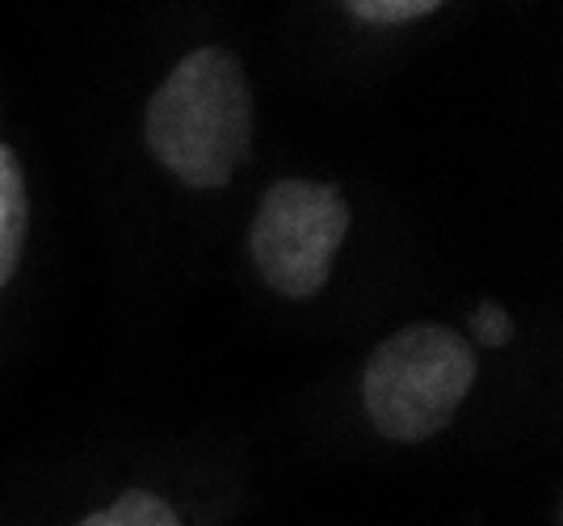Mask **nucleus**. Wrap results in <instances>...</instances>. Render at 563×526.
I'll return each mask as SVG.
<instances>
[{
	"label": "nucleus",
	"instance_id": "1",
	"mask_svg": "<svg viewBox=\"0 0 563 526\" xmlns=\"http://www.w3.org/2000/svg\"><path fill=\"white\" fill-rule=\"evenodd\" d=\"M147 152L189 190H223L253 147V89L223 47H198L143 110Z\"/></svg>",
	"mask_w": 563,
	"mask_h": 526
},
{
	"label": "nucleus",
	"instance_id": "2",
	"mask_svg": "<svg viewBox=\"0 0 563 526\" xmlns=\"http://www.w3.org/2000/svg\"><path fill=\"white\" fill-rule=\"evenodd\" d=\"M479 380L471 341L450 325H404L362 366V405L387 442L438 438Z\"/></svg>",
	"mask_w": 563,
	"mask_h": 526
},
{
	"label": "nucleus",
	"instance_id": "3",
	"mask_svg": "<svg viewBox=\"0 0 563 526\" xmlns=\"http://www.w3.org/2000/svg\"><path fill=\"white\" fill-rule=\"evenodd\" d=\"M350 232L341 186L286 177L261 194L249 223V253L261 283L286 299H311L329 287L336 253Z\"/></svg>",
	"mask_w": 563,
	"mask_h": 526
},
{
	"label": "nucleus",
	"instance_id": "4",
	"mask_svg": "<svg viewBox=\"0 0 563 526\" xmlns=\"http://www.w3.org/2000/svg\"><path fill=\"white\" fill-rule=\"evenodd\" d=\"M30 232V194H25L22 161L9 144H0V287L18 274Z\"/></svg>",
	"mask_w": 563,
	"mask_h": 526
},
{
	"label": "nucleus",
	"instance_id": "5",
	"mask_svg": "<svg viewBox=\"0 0 563 526\" xmlns=\"http://www.w3.org/2000/svg\"><path fill=\"white\" fill-rule=\"evenodd\" d=\"M80 526H181V518L173 514V505L147 489H131L122 493L114 505L89 514Z\"/></svg>",
	"mask_w": 563,
	"mask_h": 526
},
{
	"label": "nucleus",
	"instance_id": "6",
	"mask_svg": "<svg viewBox=\"0 0 563 526\" xmlns=\"http://www.w3.org/2000/svg\"><path fill=\"white\" fill-rule=\"evenodd\" d=\"M357 22L371 25H399V22H417L424 13H438L446 0H341Z\"/></svg>",
	"mask_w": 563,
	"mask_h": 526
},
{
	"label": "nucleus",
	"instance_id": "7",
	"mask_svg": "<svg viewBox=\"0 0 563 526\" xmlns=\"http://www.w3.org/2000/svg\"><path fill=\"white\" fill-rule=\"evenodd\" d=\"M471 329H475V337H479L484 346H505V341L514 337V320H509V311H500V308H493V304H484V308L475 311Z\"/></svg>",
	"mask_w": 563,
	"mask_h": 526
}]
</instances>
